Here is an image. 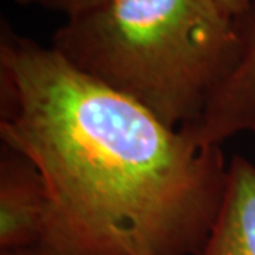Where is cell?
Wrapping results in <instances>:
<instances>
[{"label":"cell","mask_w":255,"mask_h":255,"mask_svg":"<svg viewBox=\"0 0 255 255\" xmlns=\"http://www.w3.org/2000/svg\"><path fill=\"white\" fill-rule=\"evenodd\" d=\"M0 136L44 182L41 244L68 254L197 255L223 199L221 146L164 125L4 21Z\"/></svg>","instance_id":"6da1fadb"},{"label":"cell","mask_w":255,"mask_h":255,"mask_svg":"<svg viewBox=\"0 0 255 255\" xmlns=\"http://www.w3.org/2000/svg\"><path fill=\"white\" fill-rule=\"evenodd\" d=\"M51 47L164 125L201 117L236 58L238 31L214 0H108L68 17Z\"/></svg>","instance_id":"7a4b0ae2"},{"label":"cell","mask_w":255,"mask_h":255,"mask_svg":"<svg viewBox=\"0 0 255 255\" xmlns=\"http://www.w3.org/2000/svg\"><path fill=\"white\" fill-rule=\"evenodd\" d=\"M238 47L196 124L182 128L203 145L221 146L241 132L255 136V0L236 17Z\"/></svg>","instance_id":"3957f363"},{"label":"cell","mask_w":255,"mask_h":255,"mask_svg":"<svg viewBox=\"0 0 255 255\" xmlns=\"http://www.w3.org/2000/svg\"><path fill=\"white\" fill-rule=\"evenodd\" d=\"M48 199L33 163L7 149L0 162V251L41 244Z\"/></svg>","instance_id":"277c9868"},{"label":"cell","mask_w":255,"mask_h":255,"mask_svg":"<svg viewBox=\"0 0 255 255\" xmlns=\"http://www.w3.org/2000/svg\"><path fill=\"white\" fill-rule=\"evenodd\" d=\"M197 255H255V166L234 156L219 211Z\"/></svg>","instance_id":"5b68a950"},{"label":"cell","mask_w":255,"mask_h":255,"mask_svg":"<svg viewBox=\"0 0 255 255\" xmlns=\"http://www.w3.org/2000/svg\"><path fill=\"white\" fill-rule=\"evenodd\" d=\"M14 1L24 6H36L50 11L61 13L68 18L95 9L108 0H14Z\"/></svg>","instance_id":"8992f818"},{"label":"cell","mask_w":255,"mask_h":255,"mask_svg":"<svg viewBox=\"0 0 255 255\" xmlns=\"http://www.w3.org/2000/svg\"><path fill=\"white\" fill-rule=\"evenodd\" d=\"M221 9L224 10L231 17H238L244 13L254 0H214Z\"/></svg>","instance_id":"52a82bcc"},{"label":"cell","mask_w":255,"mask_h":255,"mask_svg":"<svg viewBox=\"0 0 255 255\" xmlns=\"http://www.w3.org/2000/svg\"><path fill=\"white\" fill-rule=\"evenodd\" d=\"M1 255H73L68 253H64L60 250H55L51 247L38 244L34 247H28V248H21V250H14V251H6L1 253Z\"/></svg>","instance_id":"ba28073f"}]
</instances>
